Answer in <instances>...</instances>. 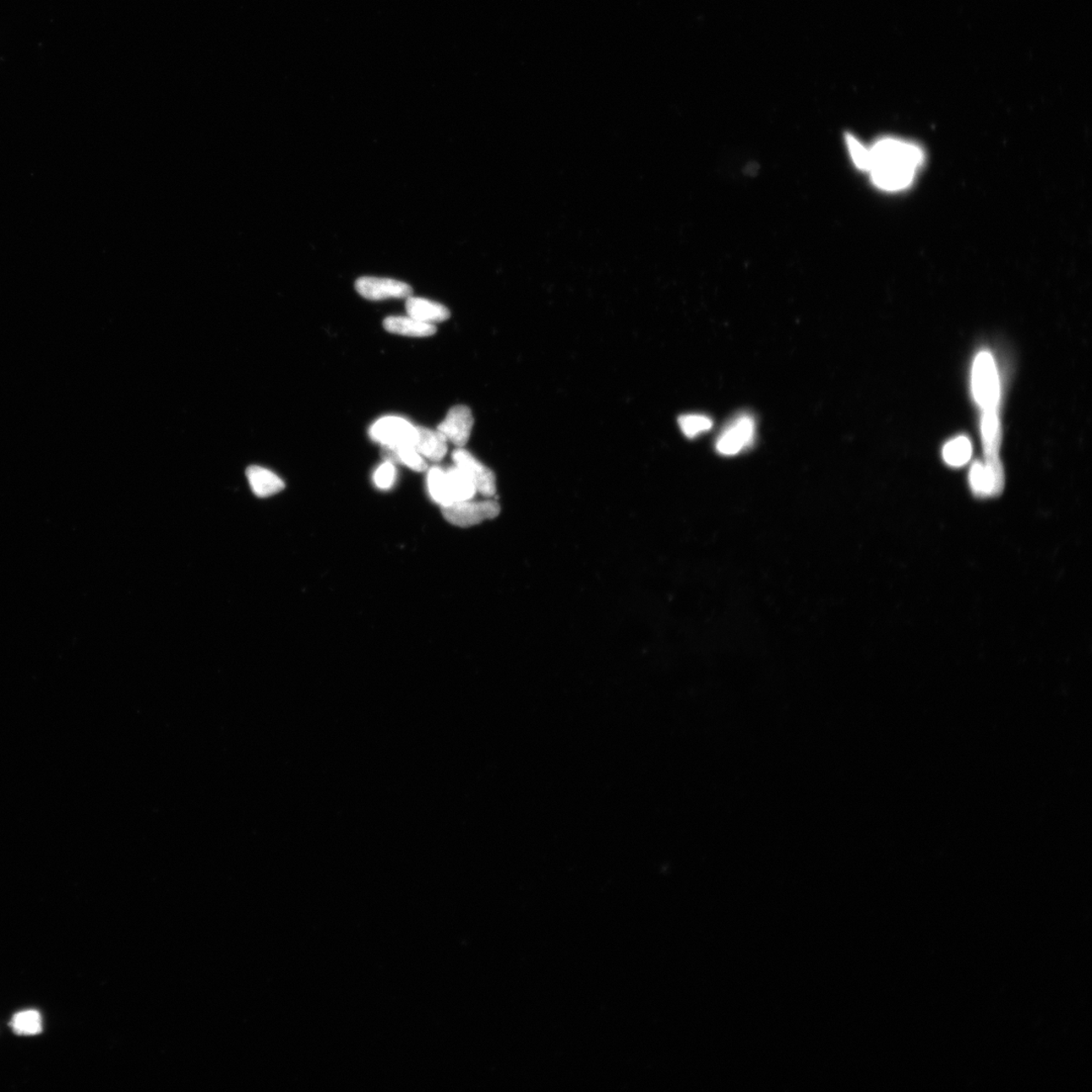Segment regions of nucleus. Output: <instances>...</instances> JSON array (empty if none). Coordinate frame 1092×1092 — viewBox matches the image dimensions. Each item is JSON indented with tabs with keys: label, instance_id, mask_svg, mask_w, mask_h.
<instances>
[{
	"label": "nucleus",
	"instance_id": "obj_3",
	"mask_svg": "<svg viewBox=\"0 0 1092 1092\" xmlns=\"http://www.w3.org/2000/svg\"><path fill=\"white\" fill-rule=\"evenodd\" d=\"M755 436V419L750 414H741L719 434L715 449L723 456L739 455L752 444Z\"/></svg>",
	"mask_w": 1092,
	"mask_h": 1092
},
{
	"label": "nucleus",
	"instance_id": "obj_12",
	"mask_svg": "<svg viewBox=\"0 0 1092 1092\" xmlns=\"http://www.w3.org/2000/svg\"><path fill=\"white\" fill-rule=\"evenodd\" d=\"M417 437L415 447L424 458L433 462H439L447 452V439L439 430L416 427Z\"/></svg>",
	"mask_w": 1092,
	"mask_h": 1092
},
{
	"label": "nucleus",
	"instance_id": "obj_2",
	"mask_svg": "<svg viewBox=\"0 0 1092 1092\" xmlns=\"http://www.w3.org/2000/svg\"><path fill=\"white\" fill-rule=\"evenodd\" d=\"M972 392L983 411H997L999 380L995 360L990 352L982 351L975 358L972 369Z\"/></svg>",
	"mask_w": 1092,
	"mask_h": 1092
},
{
	"label": "nucleus",
	"instance_id": "obj_20",
	"mask_svg": "<svg viewBox=\"0 0 1092 1092\" xmlns=\"http://www.w3.org/2000/svg\"><path fill=\"white\" fill-rule=\"evenodd\" d=\"M846 145L857 166L862 171H868L870 164V149H867L859 140L851 135L846 136Z\"/></svg>",
	"mask_w": 1092,
	"mask_h": 1092
},
{
	"label": "nucleus",
	"instance_id": "obj_11",
	"mask_svg": "<svg viewBox=\"0 0 1092 1092\" xmlns=\"http://www.w3.org/2000/svg\"><path fill=\"white\" fill-rule=\"evenodd\" d=\"M406 310L412 318L430 324L444 322L450 317V310L445 305L423 298H407Z\"/></svg>",
	"mask_w": 1092,
	"mask_h": 1092
},
{
	"label": "nucleus",
	"instance_id": "obj_6",
	"mask_svg": "<svg viewBox=\"0 0 1092 1092\" xmlns=\"http://www.w3.org/2000/svg\"><path fill=\"white\" fill-rule=\"evenodd\" d=\"M355 288L360 296L370 300L407 299L413 293V288L406 282L374 276L358 278Z\"/></svg>",
	"mask_w": 1092,
	"mask_h": 1092
},
{
	"label": "nucleus",
	"instance_id": "obj_16",
	"mask_svg": "<svg viewBox=\"0 0 1092 1092\" xmlns=\"http://www.w3.org/2000/svg\"><path fill=\"white\" fill-rule=\"evenodd\" d=\"M972 456V444L967 437L959 436L944 447L943 456L944 462L951 467H962L970 461Z\"/></svg>",
	"mask_w": 1092,
	"mask_h": 1092
},
{
	"label": "nucleus",
	"instance_id": "obj_14",
	"mask_svg": "<svg viewBox=\"0 0 1092 1092\" xmlns=\"http://www.w3.org/2000/svg\"><path fill=\"white\" fill-rule=\"evenodd\" d=\"M381 453L386 462L405 464L415 472H425L428 468L414 445L382 446Z\"/></svg>",
	"mask_w": 1092,
	"mask_h": 1092
},
{
	"label": "nucleus",
	"instance_id": "obj_9",
	"mask_svg": "<svg viewBox=\"0 0 1092 1092\" xmlns=\"http://www.w3.org/2000/svg\"><path fill=\"white\" fill-rule=\"evenodd\" d=\"M969 479L972 491L979 497L1001 494L1003 488V476L980 462L972 466Z\"/></svg>",
	"mask_w": 1092,
	"mask_h": 1092
},
{
	"label": "nucleus",
	"instance_id": "obj_8",
	"mask_svg": "<svg viewBox=\"0 0 1092 1092\" xmlns=\"http://www.w3.org/2000/svg\"><path fill=\"white\" fill-rule=\"evenodd\" d=\"M473 426V417L471 409L458 405L450 410L444 421L439 424L437 430L453 444L462 447L468 444L471 437Z\"/></svg>",
	"mask_w": 1092,
	"mask_h": 1092
},
{
	"label": "nucleus",
	"instance_id": "obj_21",
	"mask_svg": "<svg viewBox=\"0 0 1092 1092\" xmlns=\"http://www.w3.org/2000/svg\"><path fill=\"white\" fill-rule=\"evenodd\" d=\"M396 468L395 464L386 462L376 469L374 474V482L380 490H389L396 482Z\"/></svg>",
	"mask_w": 1092,
	"mask_h": 1092
},
{
	"label": "nucleus",
	"instance_id": "obj_19",
	"mask_svg": "<svg viewBox=\"0 0 1092 1092\" xmlns=\"http://www.w3.org/2000/svg\"><path fill=\"white\" fill-rule=\"evenodd\" d=\"M679 425L682 434L688 439H694L712 429L713 422L712 418L706 415L688 414L679 418Z\"/></svg>",
	"mask_w": 1092,
	"mask_h": 1092
},
{
	"label": "nucleus",
	"instance_id": "obj_4",
	"mask_svg": "<svg viewBox=\"0 0 1092 1092\" xmlns=\"http://www.w3.org/2000/svg\"><path fill=\"white\" fill-rule=\"evenodd\" d=\"M441 509L445 520L458 527L476 526L485 519L494 518L499 513V506L495 501L455 502L441 507Z\"/></svg>",
	"mask_w": 1092,
	"mask_h": 1092
},
{
	"label": "nucleus",
	"instance_id": "obj_1",
	"mask_svg": "<svg viewBox=\"0 0 1092 1092\" xmlns=\"http://www.w3.org/2000/svg\"><path fill=\"white\" fill-rule=\"evenodd\" d=\"M924 160L919 147L897 139H883L870 149V171L874 183L884 190L908 188Z\"/></svg>",
	"mask_w": 1092,
	"mask_h": 1092
},
{
	"label": "nucleus",
	"instance_id": "obj_13",
	"mask_svg": "<svg viewBox=\"0 0 1092 1092\" xmlns=\"http://www.w3.org/2000/svg\"><path fill=\"white\" fill-rule=\"evenodd\" d=\"M384 327L392 334L409 337H429L436 333L433 324L412 318V317H389L384 321Z\"/></svg>",
	"mask_w": 1092,
	"mask_h": 1092
},
{
	"label": "nucleus",
	"instance_id": "obj_15",
	"mask_svg": "<svg viewBox=\"0 0 1092 1092\" xmlns=\"http://www.w3.org/2000/svg\"><path fill=\"white\" fill-rule=\"evenodd\" d=\"M445 473L452 503L473 498L477 493V489L474 487L471 479L460 468L455 466Z\"/></svg>",
	"mask_w": 1092,
	"mask_h": 1092
},
{
	"label": "nucleus",
	"instance_id": "obj_17",
	"mask_svg": "<svg viewBox=\"0 0 1092 1092\" xmlns=\"http://www.w3.org/2000/svg\"><path fill=\"white\" fill-rule=\"evenodd\" d=\"M427 485L431 498L441 507L452 504L446 473L439 468L429 469Z\"/></svg>",
	"mask_w": 1092,
	"mask_h": 1092
},
{
	"label": "nucleus",
	"instance_id": "obj_18",
	"mask_svg": "<svg viewBox=\"0 0 1092 1092\" xmlns=\"http://www.w3.org/2000/svg\"><path fill=\"white\" fill-rule=\"evenodd\" d=\"M10 1025L15 1033L20 1036L38 1035L43 1031L41 1014L36 1010L16 1014Z\"/></svg>",
	"mask_w": 1092,
	"mask_h": 1092
},
{
	"label": "nucleus",
	"instance_id": "obj_10",
	"mask_svg": "<svg viewBox=\"0 0 1092 1092\" xmlns=\"http://www.w3.org/2000/svg\"><path fill=\"white\" fill-rule=\"evenodd\" d=\"M251 490L259 498H267L285 489V483L275 473L265 468L253 466L246 471Z\"/></svg>",
	"mask_w": 1092,
	"mask_h": 1092
},
{
	"label": "nucleus",
	"instance_id": "obj_7",
	"mask_svg": "<svg viewBox=\"0 0 1092 1092\" xmlns=\"http://www.w3.org/2000/svg\"><path fill=\"white\" fill-rule=\"evenodd\" d=\"M452 460L457 468L471 479L479 493L491 497L496 493V478L493 472L479 462L471 452L457 449L452 452Z\"/></svg>",
	"mask_w": 1092,
	"mask_h": 1092
},
{
	"label": "nucleus",
	"instance_id": "obj_5",
	"mask_svg": "<svg viewBox=\"0 0 1092 1092\" xmlns=\"http://www.w3.org/2000/svg\"><path fill=\"white\" fill-rule=\"evenodd\" d=\"M369 436L382 446L415 445L417 429L406 419L390 416L381 418L371 426Z\"/></svg>",
	"mask_w": 1092,
	"mask_h": 1092
}]
</instances>
